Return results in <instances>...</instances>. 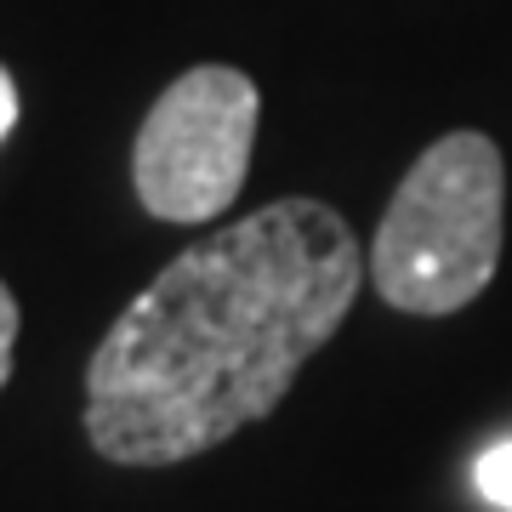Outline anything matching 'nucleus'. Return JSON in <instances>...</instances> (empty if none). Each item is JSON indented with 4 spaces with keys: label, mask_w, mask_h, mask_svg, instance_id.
I'll return each mask as SVG.
<instances>
[{
    "label": "nucleus",
    "mask_w": 512,
    "mask_h": 512,
    "mask_svg": "<svg viewBox=\"0 0 512 512\" xmlns=\"http://www.w3.org/2000/svg\"><path fill=\"white\" fill-rule=\"evenodd\" d=\"M256 120H262V97L245 69L200 63L183 80H171L131 148V183H137L148 217H222L239 200L245 171H251Z\"/></svg>",
    "instance_id": "nucleus-3"
},
{
    "label": "nucleus",
    "mask_w": 512,
    "mask_h": 512,
    "mask_svg": "<svg viewBox=\"0 0 512 512\" xmlns=\"http://www.w3.org/2000/svg\"><path fill=\"white\" fill-rule=\"evenodd\" d=\"M478 495L490 501V507L512 512V439L507 444H495V450H484L478 456Z\"/></svg>",
    "instance_id": "nucleus-4"
},
{
    "label": "nucleus",
    "mask_w": 512,
    "mask_h": 512,
    "mask_svg": "<svg viewBox=\"0 0 512 512\" xmlns=\"http://www.w3.org/2000/svg\"><path fill=\"white\" fill-rule=\"evenodd\" d=\"M365 262L348 217L291 194L165 262L86 365V439L120 467L205 456L279 410L342 330Z\"/></svg>",
    "instance_id": "nucleus-1"
},
{
    "label": "nucleus",
    "mask_w": 512,
    "mask_h": 512,
    "mask_svg": "<svg viewBox=\"0 0 512 512\" xmlns=\"http://www.w3.org/2000/svg\"><path fill=\"white\" fill-rule=\"evenodd\" d=\"M18 296L6 291V279H0V387L12 376V353H18Z\"/></svg>",
    "instance_id": "nucleus-5"
},
{
    "label": "nucleus",
    "mask_w": 512,
    "mask_h": 512,
    "mask_svg": "<svg viewBox=\"0 0 512 512\" xmlns=\"http://www.w3.org/2000/svg\"><path fill=\"white\" fill-rule=\"evenodd\" d=\"M18 126V86H12V74L0 69V137Z\"/></svg>",
    "instance_id": "nucleus-6"
},
{
    "label": "nucleus",
    "mask_w": 512,
    "mask_h": 512,
    "mask_svg": "<svg viewBox=\"0 0 512 512\" xmlns=\"http://www.w3.org/2000/svg\"><path fill=\"white\" fill-rule=\"evenodd\" d=\"M507 165L484 131H444L421 148L370 239L365 274L387 308L444 319L484 296L501 262Z\"/></svg>",
    "instance_id": "nucleus-2"
}]
</instances>
